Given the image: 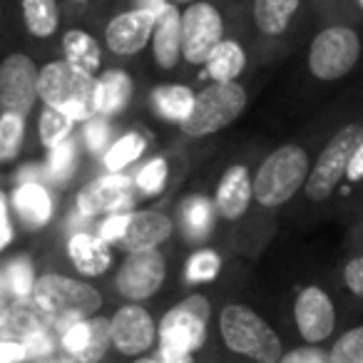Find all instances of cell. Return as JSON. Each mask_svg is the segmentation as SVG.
<instances>
[{
	"label": "cell",
	"instance_id": "cell-36",
	"mask_svg": "<svg viewBox=\"0 0 363 363\" xmlns=\"http://www.w3.org/2000/svg\"><path fill=\"white\" fill-rule=\"evenodd\" d=\"M328 356L331 363H363V323L338 336Z\"/></svg>",
	"mask_w": 363,
	"mask_h": 363
},
{
	"label": "cell",
	"instance_id": "cell-30",
	"mask_svg": "<svg viewBox=\"0 0 363 363\" xmlns=\"http://www.w3.org/2000/svg\"><path fill=\"white\" fill-rule=\"evenodd\" d=\"M72 130H75V120L70 115L55 110V107H43L38 132H40V142L48 147V152L60 147L62 142L72 140Z\"/></svg>",
	"mask_w": 363,
	"mask_h": 363
},
{
	"label": "cell",
	"instance_id": "cell-20",
	"mask_svg": "<svg viewBox=\"0 0 363 363\" xmlns=\"http://www.w3.org/2000/svg\"><path fill=\"white\" fill-rule=\"evenodd\" d=\"M152 52L162 70H174L182 60V13L172 3H167L157 13L155 33H152Z\"/></svg>",
	"mask_w": 363,
	"mask_h": 363
},
{
	"label": "cell",
	"instance_id": "cell-3",
	"mask_svg": "<svg viewBox=\"0 0 363 363\" xmlns=\"http://www.w3.org/2000/svg\"><path fill=\"white\" fill-rule=\"evenodd\" d=\"M363 57V28L351 23H323L306 50L308 75L318 82L348 77Z\"/></svg>",
	"mask_w": 363,
	"mask_h": 363
},
{
	"label": "cell",
	"instance_id": "cell-2",
	"mask_svg": "<svg viewBox=\"0 0 363 363\" xmlns=\"http://www.w3.org/2000/svg\"><path fill=\"white\" fill-rule=\"evenodd\" d=\"M316 155L318 150L311 152L301 142H286L269 152L254 174V202L269 212L286 207L306 187Z\"/></svg>",
	"mask_w": 363,
	"mask_h": 363
},
{
	"label": "cell",
	"instance_id": "cell-45",
	"mask_svg": "<svg viewBox=\"0 0 363 363\" xmlns=\"http://www.w3.org/2000/svg\"><path fill=\"white\" fill-rule=\"evenodd\" d=\"M13 242V224H11V217H8V204H6V197L0 192V252Z\"/></svg>",
	"mask_w": 363,
	"mask_h": 363
},
{
	"label": "cell",
	"instance_id": "cell-27",
	"mask_svg": "<svg viewBox=\"0 0 363 363\" xmlns=\"http://www.w3.org/2000/svg\"><path fill=\"white\" fill-rule=\"evenodd\" d=\"M351 244L353 249L343 262L341 279L353 296L363 298V207L356 209V217L351 222Z\"/></svg>",
	"mask_w": 363,
	"mask_h": 363
},
{
	"label": "cell",
	"instance_id": "cell-18",
	"mask_svg": "<svg viewBox=\"0 0 363 363\" xmlns=\"http://www.w3.org/2000/svg\"><path fill=\"white\" fill-rule=\"evenodd\" d=\"M306 0H254L252 21L262 38L281 40L291 33Z\"/></svg>",
	"mask_w": 363,
	"mask_h": 363
},
{
	"label": "cell",
	"instance_id": "cell-28",
	"mask_svg": "<svg viewBox=\"0 0 363 363\" xmlns=\"http://www.w3.org/2000/svg\"><path fill=\"white\" fill-rule=\"evenodd\" d=\"M23 18L35 38H52L60 26V6L57 0H23Z\"/></svg>",
	"mask_w": 363,
	"mask_h": 363
},
{
	"label": "cell",
	"instance_id": "cell-21",
	"mask_svg": "<svg viewBox=\"0 0 363 363\" xmlns=\"http://www.w3.org/2000/svg\"><path fill=\"white\" fill-rule=\"evenodd\" d=\"M67 254L70 262L82 277H100L110 269L112 252L110 244L102 237H95L90 232H77L67 242Z\"/></svg>",
	"mask_w": 363,
	"mask_h": 363
},
{
	"label": "cell",
	"instance_id": "cell-5",
	"mask_svg": "<svg viewBox=\"0 0 363 363\" xmlns=\"http://www.w3.org/2000/svg\"><path fill=\"white\" fill-rule=\"evenodd\" d=\"M97 77L82 75L65 60L48 62L38 75V97L45 107L70 115L75 122L97 117Z\"/></svg>",
	"mask_w": 363,
	"mask_h": 363
},
{
	"label": "cell",
	"instance_id": "cell-4",
	"mask_svg": "<svg viewBox=\"0 0 363 363\" xmlns=\"http://www.w3.org/2000/svg\"><path fill=\"white\" fill-rule=\"evenodd\" d=\"M33 298L57 323L60 336L77 321L92 318L102 306V294L95 286L62 274H45L35 281Z\"/></svg>",
	"mask_w": 363,
	"mask_h": 363
},
{
	"label": "cell",
	"instance_id": "cell-22",
	"mask_svg": "<svg viewBox=\"0 0 363 363\" xmlns=\"http://www.w3.org/2000/svg\"><path fill=\"white\" fill-rule=\"evenodd\" d=\"M13 207L28 229H40L52 219V197L40 182H21L13 192Z\"/></svg>",
	"mask_w": 363,
	"mask_h": 363
},
{
	"label": "cell",
	"instance_id": "cell-52",
	"mask_svg": "<svg viewBox=\"0 0 363 363\" xmlns=\"http://www.w3.org/2000/svg\"><path fill=\"white\" fill-rule=\"evenodd\" d=\"M361 207H363V204H361ZM361 207H358V209H361Z\"/></svg>",
	"mask_w": 363,
	"mask_h": 363
},
{
	"label": "cell",
	"instance_id": "cell-37",
	"mask_svg": "<svg viewBox=\"0 0 363 363\" xmlns=\"http://www.w3.org/2000/svg\"><path fill=\"white\" fill-rule=\"evenodd\" d=\"M77 167V157H75V142L67 140L60 147L50 150L48 155V174L52 182H67L72 177Z\"/></svg>",
	"mask_w": 363,
	"mask_h": 363
},
{
	"label": "cell",
	"instance_id": "cell-53",
	"mask_svg": "<svg viewBox=\"0 0 363 363\" xmlns=\"http://www.w3.org/2000/svg\"><path fill=\"white\" fill-rule=\"evenodd\" d=\"M0 13H3V11H0Z\"/></svg>",
	"mask_w": 363,
	"mask_h": 363
},
{
	"label": "cell",
	"instance_id": "cell-32",
	"mask_svg": "<svg viewBox=\"0 0 363 363\" xmlns=\"http://www.w3.org/2000/svg\"><path fill=\"white\" fill-rule=\"evenodd\" d=\"M26 137V117L3 112L0 115V162H11L21 155Z\"/></svg>",
	"mask_w": 363,
	"mask_h": 363
},
{
	"label": "cell",
	"instance_id": "cell-34",
	"mask_svg": "<svg viewBox=\"0 0 363 363\" xmlns=\"http://www.w3.org/2000/svg\"><path fill=\"white\" fill-rule=\"evenodd\" d=\"M167 177H169V164L167 160L157 157V160L147 162L135 177V189L142 194V197H155L164 189L167 184Z\"/></svg>",
	"mask_w": 363,
	"mask_h": 363
},
{
	"label": "cell",
	"instance_id": "cell-12",
	"mask_svg": "<svg viewBox=\"0 0 363 363\" xmlns=\"http://www.w3.org/2000/svg\"><path fill=\"white\" fill-rule=\"evenodd\" d=\"M294 318H296V328L303 341L321 343L336 328V306L321 286L311 284L298 291L294 301Z\"/></svg>",
	"mask_w": 363,
	"mask_h": 363
},
{
	"label": "cell",
	"instance_id": "cell-23",
	"mask_svg": "<svg viewBox=\"0 0 363 363\" xmlns=\"http://www.w3.org/2000/svg\"><path fill=\"white\" fill-rule=\"evenodd\" d=\"M62 52H65V62L70 67H75L82 75L97 77L102 65V50L90 33L67 30L62 35Z\"/></svg>",
	"mask_w": 363,
	"mask_h": 363
},
{
	"label": "cell",
	"instance_id": "cell-14",
	"mask_svg": "<svg viewBox=\"0 0 363 363\" xmlns=\"http://www.w3.org/2000/svg\"><path fill=\"white\" fill-rule=\"evenodd\" d=\"M157 13L152 11H140L132 8L127 13L115 16L105 28V43L115 55L130 57L137 55L140 50H145V45L152 40L155 33Z\"/></svg>",
	"mask_w": 363,
	"mask_h": 363
},
{
	"label": "cell",
	"instance_id": "cell-41",
	"mask_svg": "<svg viewBox=\"0 0 363 363\" xmlns=\"http://www.w3.org/2000/svg\"><path fill=\"white\" fill-rule=\"evenodd\" d=\"M112 137V127L105 117H92L87 120V127H85V142H87V150L90 152H102L107 147Z\"/></svg>",
	"mask_w": 363,
	"mask_h": 363
},
{
	"label": "cell",
	"instance_id": "cell-40",
	"mask_svg": "<svg viewBox=\"0 0 363 363\" xmlns=\"http://www.w3.org/2000/svg\"><path fill=\"white\" fill-rule=\"evenodd\" d=\"M6 281L18 298H30L33 289H35V274H33L30 262L28 259H18V262L8 264Z\"/></svg>",
	"mask_w": 363,
	"mask_h": 363
},
{
	"label": "cell",
	"instance_id": "cell-39",
	"mask_svg": "<svg viewBox=\"0 0 363 363\" xmlns=\"http://www.w3.org/2000/svg\"><path fill=\"white\" fill-rule=\"evenodd\" d=\"M326 8V23H351L363 28V0H318Z\"/></svg>",
	"mask_w": 363,
	"mask_h": 363
},
{
	"label": "cell",
	"instance_id": "cell-26",
	"mask_svg": "<svg viewBox=\"0 0 363 363\" xmlns=\"http://www.w3.org/2000/svg\"><path fill=\"white\" fill-rule=\"evenodd\" d=\"M244 70H247V52L237 40H222L207 60L212 82H237Z\"/></svg>",
	"mask_w": 363,
	"mask_h": 363
},
{
	"label": "cell",
	"instance_id": "cell-35",
	"mask_svg": "<svg viewBox=\"0 0 363 363\" xmlns=\"http://www.w3.org/2000/svg\"><path fill=\"white\" fill-rule=\"evenodd\" d=\"M333 199H361L363 204V140L361 145L356 147V152H353L351 162H348L346 167V174H343V182H341V187H338L336 197ZM358 204V207H361Z\"/></svg>",
	"mask_w": 363,
	"mask_h": 363
},
{
	"label": "cell",
	"instance_id": "cell-16",
	"mask_svg": "<svg viewBox=\"0 0 363 363\" xmlns=\"http://www.w3.org/2000/svg\"><path fill=\"white\" fill-rule=\"evenodd\" d=\"M110 331L117 351L127 353V356L145 353L157 338V326L152 321V316L142 306H135V303L122 306L110 318Z\"/></svg>",
	"mask_w": 363,
	"mask_h": 363
},
{
	"label": "cell",
	"instance_id": "cell-17",
	"mask_svg": "<svg viewBox=\"0 0 363 363\" xmlns=\"http://www.w3.org/2000/svg\"><path fill=\"white\" fill-rule=\"evenodd\" d=\"M254 202V174L249 167L232 164L224 177L219 179L217 197H214V207H217L219 217L227 222H237L249 212Z\"/></svg>",
	"mask_w": 363,
	"mask_h": 363
},
{
	"label": "cell",
	"instance_id": "cell-13",
	"mask_svg": "<svg viewBox=\"0 0 363 363\" xmlns=\"http://www.w3.org/2000/svg\"><path fill=\"white\" fill-rule=\"evenodd\" d=\"M132 187L135 182L122 172H107L77 194V212L82 217L122 212L132 202Z\"/></svg>",
	"mask_w": 363,
	"mask_h": 363
},
{
	"label": "cell",
	"instance_id": "cell-46",
	"mask_svg": "<svg viewBox=\"0 0 363 363\" xmlns=\"http://www.w3.org/2000/svg\"><path fill=\"white\" fill-rule=\"evenodd\" d=\"M26 361V346L23 343L0 341V363H21Z\"/></svg>",
	"mask_w": 363,
	"mask_h": 363
},
{
	"label": "cell",
	"instance_id": "cell-9",
	"mask_svg": "<svg viewBox=\"0 0 363 363\" xmlns=\"http://www.w3.org/2000/svg\"><path fill=\"white\" fill-rule=\"evenodd\" d=\"M222 40V13L212 3L197 0L182 13V60L189 65H207L209 55Z\"/></svg>",
	"mask_w": 363,
	"mask_h": 363
},
{
	"label": "cell",
	"instance_id": "cell-43",
	"mask_svg": "<svg viewBox=\"0 0 363 363\" xmlns=\"http://www.w3.org/2000/svg\"><path fill=\"white\" fill-rule=\"evenodd\" d=\"M279 363H331V356L323 353L321 348L306 346V348H296V351L286 353Z\"/></svg>",
	"mask_w": 363,
	"mask_h": 363
},
{
	"label": "cell",
	"instance_id": "cell-7",
	"mask_svg": "<svg viewBox=\"0 0 363 363\" xmlns=\"http://www.w3.org/2000/svg\"><path fill=\"white\" fill-rule=\"evenodd\" d=\"M247 90L239 82H209L202 92H197L192 115L179 127L187 137L214 135L237 122L247 110Z\"/></svg>",
	"mask_w": 363,
	"mask_h": 363
},
{
	"label": "cell",
	"instance_id": "cell-44",
	"mask_svg": "<svg viewBox=\"0 0 363 363\" xmlns=\"http://www.w3.org/2000/svg\"><path fill=\"white\" fill-rule=\"evenodd\" d=\"M55 348V331H48V333H40V336L30 338L26 343V358H40V356H48V353Z\"/></svg>",
	"mask_w": 363,
	"mask_h": 363
},
{
	"label": "cell",
	"instance_id": "cell-47",
	"mask_svg": "<svg viewBox=\"0 0 363 363\" xmlns=\"http://www.w3.org/2000/svg\"><path fill=\"white\" fill-rule=\"evenodd\" d=\"M155 363H194V361H192V353H172L160 348V353L155 356Z\"/></svg>",
	"mask_w": 363,
	"mask_h": 363
},
{
	"label": "cell",
	"instance_id": "cell-8",
	"mask_svg": "<svg viewBox=\"0 0 363 363\" xmlns=\"http://www.w3.org/2000/svg\"><path fill=\"white\" fill-rule=\"evenodd\" d=\"M209 313H212V306L207 296H199V294L177 303L160 323V348L172 353L199 351L207 338Z\"/></svg>",
	"mask_w": 363,
	"mask_h": 363
},
{
	"label": "cell",
	"instance_id": "cell-1",
	"mask_svg": "<svg viewBox=\"0 0 363 363\" xmlns=\"http://www.w3.org/2000/svg\"><path fill=\"white\" fill-rule=\"evenodd\" d=\"M363 140V102L336 127L331 135L321 142L318 155L313 157L311 172H308L306 187H303V199L308 204H328L336 197L338 187H341L346 167L351 162L356 147Z\"/></svg>",
	"mask_w": 363,
	"mask_h": 363
},
{
	"label": "cell",
	"instance_id": "cell-19",
	"mask_svg": "<svg viewBox=\"0 0 363 363\" xmlns=\"http://www.w3.org/2000/svg\"><path fill=\"white\" fill-rule=\"evenodd\" d=\"M172 219L160 212H132L127 232L122 237V249L130 254L135 252H150L164 244L172 237Z\"/></svg>",
	"mask_w": 363,
	"mask_h": 363
},
{
	"label": "cell",
	"instance_id": "cell-11",
	"mask_svg": "<svg viewBox=\"0 0 363 363\" xmlns=\"http://www.w3.org/2000/svg\"><path fill=\"white\" fill-rule=\"evenodd\" d=\"M167 277V264L160 249H150V252H135L122 262L117 269L115 286L130 301H145V298L155 296L160 286L164 284Z\"/></svg>",
	"mask_w": 363,
	"mask_h": 363
},
{
	"label": "cell",
	"instance_id": "cell-33",
	"mask_svg": "<svg viewBox=\"0 0 363 363\" xmlns=\"http://www.w3.org/2000/svg\"><path fill=\"white\" fill-rule=\"evenodd\" d=\"M112 343V331H110V321L102 316H92L90 318V338H87V346L80 356H75V363H97L105 356L107 346Z\"/></svg>",
	"mask_w": 363,
	"mask_h": 363
},
{
	"label": "cell",
	"instance_id": "cell-51",
	"mask_svg": "<svg viewBox=\"0 0 363 363\" xmlns=\"http://www.w3.org/2000/svg\"><path fill=\"white\" fill-rule=\"evenodd\" d=\"M72 3H87V0H72Z\"/></svg>",
	"mask_w": 363,
	"mask_h": 363
},
{
	"label": "cell",
	"instance_id": "cell-31",
	"mask_svg": "<svg viewBox=\"0 0 363 363\" xmlns=\"http://www.w3.org/2000/svg\"><path fill=\"white\" fill-rule=\"evenodd\" d=\"M145 147H147L145 135H140V132H127L125 137L112 142V147L105 152L107 172H122L125 167H130L132 162L145 152Z\"/></svg>",
	"mask_w": 363,
	"mask_h": 363
},
{
	"label": "cell",
	"instance_id": "cell-6",
	"mask_svg": "<svg viewBox=\"0 0 363 363\" xmlns=\"http://www.w3.org/2000/svg\"><path fill=\"white\" fill-rule=\"evenodd\" d=\"M224 343L234 353L249 356L259 363H279L281 361V341L277 331L244 303H229L219 316Z\"/></svg>",
	"mask_w": 363,
	"mask_h": 363
},
{
	"label": "cell",
	"instance_id": "cell-15",
	"mask_svg": "<svg viewBox=\"0 0 363 363\" xmlns=\"http://www.w3.org/2000/svg\"><path fill=\"white\" fill-rule=\"evenodd\" d=\"M48 331H57V323L52 321L50 313H45L38 306L35 298H18L16 303L0 311V341L23 343L26 346L30 338L40 336Z\"/></svg>",
	"mask_w": 363,
	"mask_h": 363
},
{
	"label": "cell",
	"instance_id": "cell-38",
	"mask_svg": "<svg viewBox=\"0 0 363 363\" xmlns=\"http://www.w3.org/2000/svg\"><path fill=\"white\" fill-rule=\"evenodd\" d=\"M219 269H222V259H219L217 252H197L189 257L187 262V281L189 284H199V281H212L217 279Z\"/></svg>",
	"mask_w": 363,
	"mask_h": 363
},
{
	"label": "cell",
	"instance_id": "cell-25",
	"mask_svg": "<svg viewBox=\"0 0 363 363\" xmlns=\"http://www.w3.org/2000/svg\"><path fill=\"white\" fill-rule=\"evenodd\" d=\"M194 100H197V92L184 85H162L152 92V105L157 115L167 122H179V125L192 115Z\"/></svg>",
	"mask_w": 363,
	"mask_h": 363
},
{
	"label": "cell",
	"instance_id": "cell-29",
	"mask_svg": "<svg viewBox=\"0 0 363 363\" xmlns=\"http://www.w3.org/2000/svg\"><path fill=\"white\" fill-rule=\"evenodd\" d=\"M214 214H217V207L209 199H187L182 204V229L189 239H207V234L214 227Z\"/></svg>",
	"mask_w": 363,
	"mask_h": 363
},
{
	"label": "cell",
	"instance_id": "cell-48",
	"mask_svg": "<svg viewBox=\"0 0 363 363\" xmlns=\"http://www.w3.org/2000/svg\"><path fill=\"white\" fill-rule=\"evenodd\" d=\"M164 6H167V0H135V8H140V11L160 13Z\"/></svg>",
	"mask_w": 363,
	"mask_h": 363
},
{
	"label": "cell",
	"instance_id": "cell-50",
	"mask_svg": "<svg viewBox=\"0 0 363 363\" xmlns=\"http://www.w3.org/2000/svg\"><path fill=\"white\" fill-rule=\"evenodd\" d=\"M48 363H75V361H48Z\"/></svg>",
	"mask_w": 363,
	"mask_h": 363
},
{
	"label": "cell",
	"instance_id": "cell-42",
	"mask_svg": "<svg viewBox=\"0 0 363 363\" xmlns=\"http://www.w3.org/2000/svg\"><path fill=\"white\" fill-rule=\"evenodd\" d=\"M130 214L132 212H115V214H110V217L102 222L100 237L105 239L107 244L122 242V237H125V232H127V224H130Z\"/></svg>",
	"mask_w": 363,
	"mask_h": 363
},
{
	"label": "cell",
	"instance_id": "cell-24",
	"mask_svg": "<svg viewBox=\"0 0 363 363\" xmlns=\"http://www.w3.org/2000/svg\"><path fill=\"white\" fill-rule=\"evenodd\" d=\"M97 117H112L125 110L132 97V77L125 70H107L97 77Z\"/></svg>",
	"mask_w": 363,
	"mask_h": 363
},
{
	"label": "cell",
	"instance_id": "cell-10",
	"mask_svg": "<svg viewBox=\"0 0 363 363\" xmlns=\"http://www.w3.org/2000/svg\"><path fill=\"white\" fill-rule=\"evenodd\" d=\"M38 67L33 57L11 52L0 62V110L28 117L38 100Z\"/></svg>",
	"mask_w": 363,
	"mask_h": 363
},
{
	"label": "cell",
	"instance_id": "cell-49",
	"mask_svg": "<svg viewBox=\"0 0 363 363\" xmlns=\"http://www.w3.org/2000/svg\"><path fill=\"white\" fill-rule=\"evenodd\" d=\"M135 363H155V358H137Z\"/></svg>",
	"mask_w": 363,
	"mask_h": 363
}]
</instances>
